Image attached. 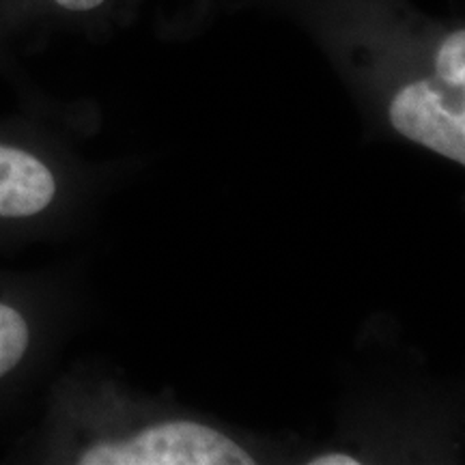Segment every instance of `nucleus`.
I'll return each instance as SVG.
<instances>
[{
    "mask_svg": "<svg viewBox=\"0 0 465 465\" xmlns=\"http://www.w3.org/2000/svg\"><path fill=\"white\" fill-rule=\"evenodd\" d=\"M54 3L69 11H89V9L100 7L104 0H54Z\"/></svg>",
    "mask_w": 465,
    "mask_h": 465,
    "instance_id": "nucleus-7",
    "label": "nucleus"
},
{
    "mask_svg": "<svg viewBox=\"0 0 465 465\" xmlns=\"http://www.w3.org/2000/svg\"><path fill=\"white\" fill-rule=\"evenodd\" d=\"M83 465H248L237 441L199 422H162L124 441H104L80 457Z\"/></svg>",
    "mask_w": 465,
    "mask_h": 465,
    "instance_id": "nucleus-1",
    "label": "nucleus"
},
{
    "mask_svg": "<svg viewBox=\"0 0 465 465\" xmlns=\"http://www.w3.org/2000/svg\"><path fill=\"white\" fill-rule=\"evenodd\" d=\"M463 89L444 80H416L401 89L391 104V124L401 136L465 164Z\"/></svg>",
    "mask_w": 465,
    "mask_h": 465,
    "instance_id": "nucleus-2",
    "label": "nucleus"
},
{
    "mask_svg": "<svg viewBox=\"0 0 465 465\" xmlns=\"http://www.w3.org/2000/svg\"><path fill=\"white\" fill-rule=\"evenodd\" d=\"M435 72L446 84L465 89V31L450 33L435 54Z\"/></svg>",
    "mask_w": 465,
    "mask_h": 465,
    "instance_id": "nucleus-5",
    "label": "nucleus"
},
{
    "mask_svg": "<svg viewBox=\"0 0 465 465\" xmlns=\"http://www.w3.org/2000/svg\"><path fill=\"white\" fill-rule=\"evenodd\" d=\"M56 196V179L25 149L0 144V218L42 213Z\"/></svg>",
    "mask_w": 465,
    "mask_h": 465,
    "instance_id": "nucleus-3",
    "label": "nucleus"
},
{
    "mask_svg": "<svg viewBox=\"0 0 465 465\" xmlns=\"http://www.w3.org/2000/svg\"><path fill=\"white\" fill-rule=\"evenodd\" d=\"M360 461L351 455H319L311 459V465H358Z\"/></svg>",
    "mask_w": 465,
    "mask_h": 465,
    "instance_id": "nucleus-6",
    "label": "nucleus"
},
{
    "mask_svg": "<svg viewBox=\"0 0 465 465\" xmlns=\"http://www.w3.org/2000/svg\"><path fill=\"white\" fill-rule=\"evenodd\" d=\"M28 341L31 334H28L26 319L15 308L0 302V380L22 362Z\"/></svg>",
    "mask_w": 465,
    "mask_h": 465,
    "instance_id": "nucleus-4",
    "label": "nucleus"
}]
</instances>
